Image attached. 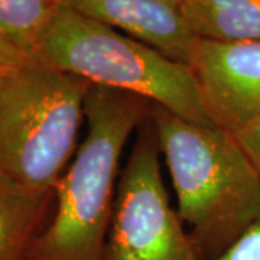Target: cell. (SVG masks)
I'll use <instances>...</instances> for the list:
<instances>
[{
  "mask_svg": "<svg viewBox=\"0 0 260 260\" xmlns=\"http://www.w3.org/2000/svg\"><path fill=\"white\" fill-rule=\"evenodd\" d=\"M149 119L198 260H214L260 215L259 171L217 124L188 121L153 103Z\"/></svg>",
  "mask_w": 260,
  "mask_h": 260,
  "instance_id": "1",
  "label": "cell"
},
{
  "mask_svg": "<svg viewBox=\"0 0 260 260\" xmlns=\"http://www.w3.org/2000/svg\"><path fill=\"white\" fill-rule=\"evenodd\" d=\"M150 103L136 94L91 85L87 133L54 188L55 208L25 260H102L112 221L120 159L133 132L149 119Z\"/></svg>",
  "mask_w": 260,
  "mask_h": 260,
  "instance_id": "2",
  "label": "cell"
},
{
  "mask_svg": "<svg viewBox=\"0 0 260 260\" xmlns=\"http://www.w3.org/2000/svg\"><path fill=\"white\" fill-rule=\"evenodd\" d=\"M91 85L39 61L0 67V175L52 192L77 148Z\"/></svg>",
  "mask_w": 260,
  "mask_h": 260,
  "instance_id": "3",
  "label": "cell"
},
{
  "mask_svg": "<svg viewBox=\"0 0 260 260\" xmlns=\"http://www.w3.org/2000/svg\"><path fill=\"white\" fill-rule=\"evenodd\" d=\"M35 61L93 85L136 94L198 124H214L191 67L62 5Z\"/></svg>",
  "mask_w": 260,
  "mask_h": 260,
  "instance_id": "4",
  "label": "cell"
},
{
  "mask_svg": "<svg viewBox=\"0 0 260 260\" xmlns=\"http://www.w3.org/2000/svg\"><path fill=\"white\" fill-rule=\"evenodd\" d=\"M160 155L148 119L119 178L102 260H198L185 223L169 201Z\"/></svg>",
  "mask_w": 260,
  "mask_h": 260,
  "instance_id": "5",
  "label": "cell"
},
{
  "mask_svg": "<svg viewBox=\"0 0 260 260\" xmlns=\"http://www.w3.org/2000/svg\"><path fill=\"white\" fill-rule=\"evenodd\" d=\"M189 67L214 124L234 133L260 120V41L200 38Z\"/></svg>",
  "mask_w": 260,
  "mask_h": 260,
  "instance_id": "6",
  "label": "cell"
},
{
  "mask_svg": "<svg viewBox=\"0 0 260 260\" xmlns=\"http://www.w3.org/2000/svg\"><path fill=\"white\" fill-rule=\"evenodd\" d=\"M62 5L189 65L200 38L185 13L184 0H62Z\"/></svg>",
  "mask_w": 260,
  "mask_h": 260,
  "instance_id": "7",
  "label": "cell"
},
{
  "mask_svg": "<svg viewBox=\"0 0 260 260\" xmlns=\"http://www.w3.org/2000/svg\"><path fill=\"white\" fill-rule=\"evenodd\" d=\"M52 198L54 191L30 189L0 175V260H25Z\"/></svg>",
  "mask_w": 260,
  "mask_h": 260,
  "instance_id": "8",
  "label": "cell"
},
{
  "mask_svg": "<svg viewBox=\"0 0 260 260\" xmlns=\"http://www.w3.org/2000/svg\"><path fill=\"white\" fill-rule=\"evenodd\" d=\"M195 35L203 39L260 41V0H184Z\"/></svg>",
  "mask_w": 260,
  "mask_h": 260,
  "instance_id": "9",
  "label": "cell"
},
{
  "mask_svg": "<svg viewBox=\"0 0 260 260\" xmlns=\"http://www.w3.org/2000/svg\"><path fill=\"white\" fill-rule=\"evenodd\" d=\"M62 0H0V39L18 55L35 61L38 47Z\"/></svg>",
  "mask_w": 260,
  "mask_h": 260,
  "instance_id": "10",
  "label": "cell"
},
{
  "mask_svg": "<svg viewBox=\"0 0 260 260\" xmlns=\"http://www.w3.org/2000/svg\"><path fill=\"white\" fill-rule=\"evenodd\" d=\"M214 260H260V215L221 256Z\"/></svg>",
  "mask_w": 260,
  "mask_h": 260,
  "instance_id": "11",
  "label": "cell"
},
{
  "mask_svg": "<svg viewBox=\"0 0 260 260\" xmlns=\"http://www.w3.org/2000/svg\"><path fill=\"white\" fill-rule=\"evenodd\" d=\"M260 174V120L233 133Z\"/></svg>",
  "mask_w": 260,
  "mask_h": 260,
  "instance_id": "12",
  "label": "cell"
},
{
  "mask_svg": "<svg viewBox=\"0 0 260 260\" xmlns=\"http://www.w3.org/2000/svg\"><path fill=\"white\" fill-rule=\"evenodd\" d=\"M29 62L28 59L18 55L13 49H10L2 39H0V67H10V65H20Z\"/></svg>",
  "mask_w": 260,
  "mask_h": 260,
  "instance_id": "13",
  "label": "cell"
}]
</instances>
